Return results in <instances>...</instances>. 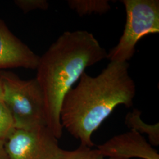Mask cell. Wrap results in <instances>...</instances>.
Returning a JSON list of instances; mask_svg holds the SVG:
<instances>
[{
  "mask_svg": "<svg viewBox=\"0 0 159 159\" xmlns=\"http://www.w3.org/2000/svg\"><path fill=\"white\" fill-rule=\"evenodd\" d=\"M40 57L12 33L0 17V71L15 68L36 70Z\"/></svg>",
  "mask_w": 159,
  "mask_h": 159,
  "instance_id": "52a82bcc",
  "label": "cell"
},
{
  "mask_svg": "<svg viewBox=\"0 0 159 159\" xmlns=\"http://www.w3.org/2000/svg\"><path fill=\"white\" fill-rule=\"evenodd\" d=\"M142 112L134 108L125 116V124L130 130H134L140 134L148 135L150 144L152 146L159 145V124L148 125L144 123L141 119Z\"/></svg>",
  "mask_w": 159,
  "mask_h": 159,
  "instance_id": "ba28073f",
  "label": "cell"
},
{
  "mask_svg": "<svg viewBox=\"0 0 159 159\" xmlns=\"http://www.w3.org/2000/svg\"><path fill=\"white\" fill-rule=\"evenodd\" d=\"M15 129L11 114L3 100H0V139L6 140Z\"/></svg>",
  "mask_w": 159,
  "mask_h": 159,
  "instance_id": "8fae6325",
  "label": "cell"
},
{
  "mask_svg": "<svg viewBox=\"0 0 159 159\" xmlns=\"http://www.w3.org/2000/svg\"><path fill=\"white\" fill-rule=\"evenodd\" d=\"M3 81H2V71H0V100H3Z\"/></svg>",
  "mask_w": 159,
  "mask_h": 159,
  "instance_id": "5bb4252c",
  "label": "cell"
},
{
  "mask_svg": "<svg viewBox=\"0 0 159 159\" xmlns=\"http://www.w3.org/2000/svg\"><path fill=\"white\" fill-rule=\"evenodd\" d=\"M107 52L91 33L66 31L40 57L35 78L44 97L46 125L58 139L63 135V99L85 69L107 58Z\"/></svg>",
  "mask_w": 159,
  "mask_h": 159,
  "instance_id": "7a4b0ae2",
  "label": "cell"
},
{
  "mask_svg": "<svg viewBox=\"0 0 159 159\" xmlns=\"http://www.w3.org/2000/svg\"><path fill=\"white\" fill-rule=\"evenodd\" d=\"M97 149L105 157L130 159H159L158 152L147 142L142 134L130 130L114 136Z\"/></svg>",
  "mask_w": 159,
  "mask_h": 159,
  "instance_id": "8992f818",
  "label": "cell"
},
{
  "mask_svg": "<svg viewBox=\"0 0 159 159\" xmlns=\"http://www.w3.org/2000/svg\"><path fill=\"white\" fill-rule=\"evenodd\" d=\"M126 22L117 44L107 52L110 61L128 62L135 54L139 40L159 32V0H123Z\"/></svg>",
  "mask_w": 159,
  "mask_h": 159,
  "instance_id": "277c9868",
  "label": "cell"
},
{
  "mask_svg": "<svg viewBox=\"0 0 159 159\" xmlns=\"http://www.w3.org/2000/svg\"><path fill=\"white\" fill-rule=\"evenodd\" d=\"M61 159H121L105 157L99 150L92 149L84 145L80 144L79 147L71 151L65 150Z\"/></svg>",
  "mask_w": 159,
  "mask_h": 159,
  "instance_id": "30bf717a",
  "label": "cell"
},
{
  "mask_svg": "<svg viewBox=\"0 0 159 159\" xmlns=\"http://www.w3.org/2000/svg\"><path fill=\"white\" fill-rule=\"evenodd\" d=\"M67 4L80 17L91 14L102 15L111 9L108 0H68Z\"/></svg>",
  "mask_w": 159,
  "mask_h": 159,
  "instance_id": "9c48e42d",
  "label": "cell"
},
{
  "mask_svg": "<svg viewBox=\"0 0 159 159\" xmlns=\"http://www.w3.org/2000/svg\"><path fill=\"white\" fill-rule=\"evenodd\" d=\"M47 126L16 129L5 140L9 159H61L65 150Z\"/></svg>",
  "mask_w": 159,
  "mask_h": 159,
  "instance_id": "5b68a950",
  "label": "cell"
},
{
  "mask_svg": "<svg viewBox=\"0 0 159 159\" xmlns=\"http://www.w3.org/2000/svg\"><path fill=\"white\" fill-rule=\"evenodd\" d=\"M128 62L110 61L100 74L92 77L84 72L77 85L63 99L60 121L63 129L80 144L94 146L91 136L119 105L130 108L136 95V84Z\"/></svg>",
  "mask_w": 159,
  "mask_h": 159,
  "instance_id": "6da1fadb",
  "label": "cell"
},
{
  "mask_svg": "<svg viewBox=\"0 0 159 159\" xmlns=\"http://www.w3.org/2000/svg\"><path fill=\"white\" fill-rule=\"evenodd\" d=\"M3 102L11 114L16 129H31L46 125L44 97L35 79L23 80L2 71Z\"/></svg>",
  "mask_w": 159,
  "mask_h": 159,
  "instance_id": "3957f363",
  "label": "cell"
},
{
  "mask_svg": "<svg viewBox=\"0 0 159 159\" xmlns=\"http://www.w3.org/2000/svg\"><path fill=\"white\" fill-rule=\"evenodd\" d=\"M14 3L24 12L35 10H46L49 7L46 0H16Z\"/></svg>",
  "mask_w": 159,
  "mask_h": 159,
  "instance_id": "7c38bea8",
  "label": "cell"
},
{
  "mask_svg": "<svg viewBox=\"0 0 159 159\" xmlns=\"http://www.w3.org/2000/svg\"><path fill=\"white\" fill-rule=\"evenodd\" d=\"M0 159H9L5 148V140L0 139Z\"/></svg>",
  "mask_w": 159,
  "mask_h": 159,
  "instance_id": "4fadbf2b",
  "label": "cell"
}]
</instances>
